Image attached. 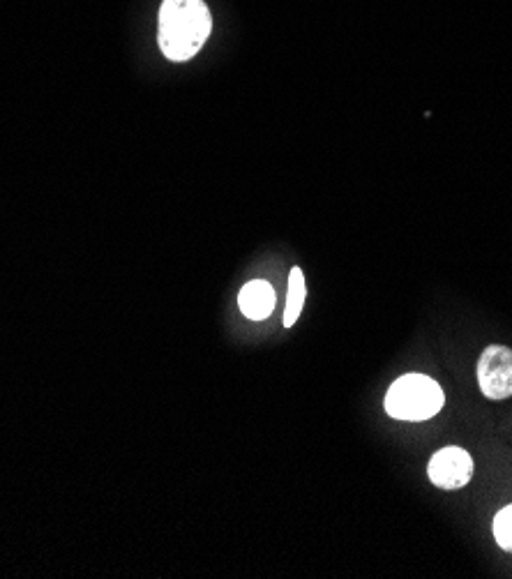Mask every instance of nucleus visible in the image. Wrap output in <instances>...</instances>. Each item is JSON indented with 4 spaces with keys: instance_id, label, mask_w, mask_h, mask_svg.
<instances>
[{
    "instance_id": "f03ea898",
    "label": "nucleus",
    "mask_w": 512,
    "mask_h": 579,
    "mask_svg": "<svg viewBox=\"0 0 512 579\" xmlns=\"http://www.w3.org/2000/svg\"><path fill=\"white\" fill-rule=\"evenodd\" d=\"M443 402H446V395L434 379L425 374H404L390 386L383 404L390 418L423 423L443 409Z\"/></svg>"
},
{
    "instance_id": "0eeeda50",
    "label": "nucleus",
    "mask_w": 512,
    "mask_h": 579,
    "mask_svg": "<svg viewBox=\"0 0 512 579\" xmlns=\"http://www.w3.org/2000/svg\"><path fill=\"white\" fill-rule=\"evenodd\" d=\"M494 538L501 550L512 552V503L494 517Z\"/></svg>"
},
{
    "instance_id": "423d86ee",
    "label": "nucleus",
    "mask_w": 512,
    "mask_h": 579,
    "mask_svg": "<svg viewBox=\"0 0 512 579\" xmlns=\"http://www.w3.org/2000/svg\"><path fill=\"white\" fill-rule=\"evenodd\" d=\"M305 275L300 268H293L289 275V291H286V310H284V326L291 328L293 323L298 321L300 312H303L305 305Z\"/></svg>"
},
{
    "instance_id": "39448f33",
    "label": "nucleus",
    "mask_w": 512,
    "mask_h": 579,
    "mask_svg": "<svg viewBox=\"0 0 512 579\" xmlns=\"http://www.w3.org/2000/svg\"><path fill=\"white\" fill-rule=\"evenodd\" d=\"M275 303H277L275 289L270 287L266 280L247 282L238 293L240 312H243L245 317L252 319V321L268 319L275 310Z\"/></svg>"
},
{
    "instance_id": "20e7f679",
    "label": "nucleus",
    "mask_w": 512,
    "mask_h": 579,
    "mask_svg": "<svg viewBox=\"0 0 512 579\" xmlns=\"http://www.w3.org/2000/svg\"><path fill=\"white\" fill-rule=\"evenodd\" d=\"M427 476L441 490H459V487L469 485L473 476L471 455L457 446L443 448L429 460Z\"/></svg>"
},
{
    "instance_id": "7ed1b4c3",
    "label": "nucleus",
    "mask_w": 512,
    "mask_h": 579,
    "mask_svg": "<svg viewBox=\"0 0 512 579\" xmlns=\"http://www.w3.org/2000/svg\"><path fill=\"white\" fill-rule=\"evenodd\" d=\"M478 383L489 400L512 397V351L506 347H487L478 360Z\"/></svg>"
},
{
    "instance_id": "f257e3e1",
    "label": "nucleus",
    "mask_w": 512,
    "mask_h": 579,
    "mask_svg": "<svg viewBox=\"0 0 512 579\" xmlns=\"http://www.w3.org/2000/svg\"><path fill=\"white\" fill-rule=\"evenodd\" d=\"M213 17L203 0H164L157 19V44L164 58L185 63L206 44Z\"/></svg>"
}]
</instances>
